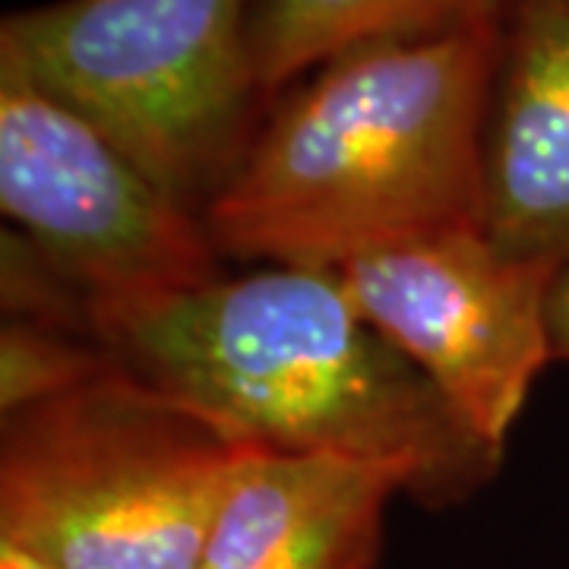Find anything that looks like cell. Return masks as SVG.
<instances>
[{
    "label": "cell",
    "mask_w": 569,
    "mask_h": 569,
    "mask_svg": "<svg viewBox=\"0 0 569 569\" xmlns=\"http://www.w3.org/2000/svg\"><path fill=\"white\" fill-rule=\"evenodd\" d=\"M63 326L247 443L411 468V500L433 512L462 507L503 466L336 269L263 266L121 305L73 298Z\"/></svg>",
    "instance_id": "6da1fadb"
},
{
    "label": "cell",
    "mask_w": 569,
    "mask_h": 569,
    "mask_svg": "<svg viewBox=\"0 0 569 569\" xmlns=\"http://www.w3.org/2000/svg\"><path fill=\"white\" fill-rule=\"evenodd\" d=\"M500 22L351 48L269 104L206 212L224 260L339 269L485 224V121Z\"/></svg>",
    "instance_id": "7a4b0ae2"
},
{
    "label": "cell",
    "mask_w": 569,
    "mask_h": 569,
    "mask_svg": "<svg viewBox=\"0 0 569 569\" xmlns=\"http://www.w3.org/2000/svg\"><path fill=\"white\" fill-rule=\"evenodd\" d=\"M253 449L108 355L77 387L0 411V541L63 569H197Z\"/></svg>",
    "instance_id": "3957f363"
},
{
    "label": "cell",
    "mask_w": 569,
    "mask_h": 569,
    "mask_svg": "<svg viewBox=\"0 0 569 569\" xmlns=\"http://www.w3.org/2000/svg\"><path fill=\"white\" fill-rule=\"evenodd\" d=\"M257 0H48L10 10L0 58L102 130L206 222L276 102L257 73Z\"/></svg>",
    "instance_id": "277c9868"
},
{
    "label": "cell",
    "mask_w": 569,
    "mask_h": 569,
    "mask_svg": "<svg viewBox=\"0 0 569 569\" xmlns=\"http://www.w3.org/2000/svg\"><path fill=\"white\" fill-rule=\"evenodd\" d=\"M0 206L80 305L162 298L224 276L203 219L10 58H0Z\"/></svg>",
    "instance_id": "5b68a950"
},
{
    "label": "cell",
    "mask_w": 569,
    "mask_h": 569,
    "mask_svg": "<svg viewBox=\"0 0 569 569\" xmlns=\"http://www.w3.org/2000/svg\"><path fill=\"white\" fill-rule=\"evenodd\" d=\"M560 266L509 253L485 224H459L370 250L336 276L468 430L507 449L553 361L548 301Z\"/></svg>",
    "instance_id": "8992f818"
},
{
    "label": "cell",
    "mask_w": 569,
    "mask_h": 569,
    "mask_svg": "<svg viewBox=\"0 0 569 569\" xmlns=\"http://www.w3.org/2000/svg\"><path fill=\"white\" fill-rule=\"evenodd\" d=\"M485 231L535 260H569V0H516L485 121Z\"/></svg>",
    "instance_id": "52a82bcc"
},
{
    "label": "cell",
    "mask_w": 569,
    "mask_h": 569,
    "mask_svg": "<svg viewBox=\"0 0 569 569\" xmlns=\"http://www.w3.org/2000/svg\"><path fill=\"white\" fill-rule=\"evenodd\" d=\"M411 490L399 462L253 449L197 569H377L389 503Z\"/></svg>",
    "instance_id": "ba28073f"
},
{
    "label": "cell",
    "mask_w": 569,
    "mask_h": 569,
    "mask_svg": "<svg viewBox=\"0 0 569 569\" xmlns=\"http://www.w3.org/2000/svg\"><path fill=\"white\" fill-rule=\"evenodd\" d=\"M516 0H257L250 44L266 92L291 82L351 48L415 39L503 17Z\"/></svg>",
    "instance_id": "9c48e42d"
},
{
    "label": "cell",
    "mask_w": 569,
    "mask_h": 569,
    "mask_svg": "<svg viewBox=\"0 0 569 569\" xmlns=\"http://www.w3.org/2000/svg\"><path fill=\"white\" fill-rule=\"evenodd\" d=\"M548 332L553 361L569 365V260L560 266L548 301Z\"/></svg>",
    "instance_id": "30bf717a"
},
{
    "label": "cell",
    "mask_w": 569,
    "mask_h": 569,
    "mask_svg": "<svg viewBox=\"0 0 569 569\" xmlns=\"http://www.w3.org/2000/svg\"><path fill=\"white\" fill-rule=\"evenodd\" d=\"M0 569H63L51 560H44L32 550L20 548V545H10V541H0Z\"/></svg>",
    "instance_id": "8fae6325"
}]
</instances>
